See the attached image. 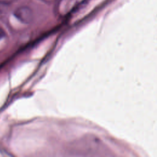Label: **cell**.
Segmentation results:
<instances>
[{
  "label": "cell",
  "mask_w": 157,
  "mask_h": 157,
  "mask_svg": "<svg viewBox=\"0 0 157 157\" xmlns=\"http://www.w3.org/2000/svg\"><path fill=\"white\" fill-rule=\"evenodd\" d=\"M13 15L19 21L25 24L31 23L33 18V11L28 6L17 7L13 11Z\"/></svg>",
  "instance_id": "obj_1"
},
{
  "label": "cell",
  "mask_w": 157,
  "mask_h": 157,
  "mask_svg": "<svg viewBox=\"0 0 157 157\" xmlns=\"http://www.w3.org/2000/svg\"><path fill=\"white\" fill-rule=\"evenodd\" d=\"M7 9V4L0 2V15H2Z\"/></svg>",
  "instance_id": "obj_2"
},
{
  "label": "cell",
  "mask_w": 157,
  "mask_h": 157,
  "mask_svg": "<svg viewBox=\"0 0 157 157\" xmlns=\"http://www.w3.org/2000/svg\"><path fill=\"white\" fill-rule=\"evenodd\" d=\"M6 36V33L4 29L0 27V39L4 38Z\"/></svg>",
  "instance_id": "obj_3"
}]
</instances>
